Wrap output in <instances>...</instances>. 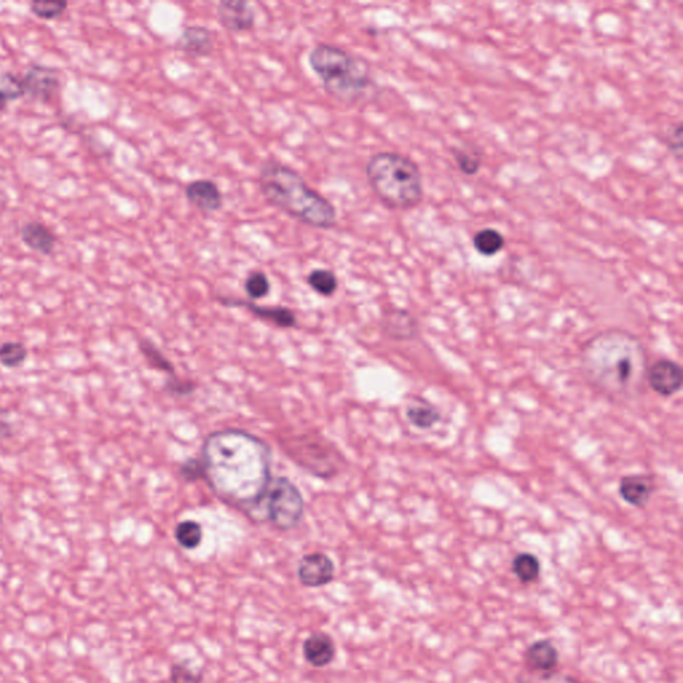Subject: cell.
I'll return each mask as SVG.
<instances>
[{
  "label": "cell",
  "mask_w": 683,
  "mask_h": 683,
  "mask_svg": "<svg viewBox=\"0 0 683 683\" xmlns=\"http://www.w3.org/2000/svg\"><path fill=\"white\" fill-rule=\"evenodd\" d=\"M205 481L219 500L248 511L259 510L273 476L267 442L240 428L214 431L202 446Z\"/></svg>",
  "instance_id": "6da1fadb"
},
{
  "label": "cell",
  "mask_w": 683,
  "mask_h": 683,
  "mask_svg": "<svg viewBox=\"0 0 683 683\" xmlns=\"http://www.w3.org/2000/svg\"><path fill=\"white\" fill-rule=\"evenodd\" d=\"M579 360L587 384L612 402L637 400L644 392L649 367L646 350L625 330L598 333L584 344Z\"/></svg>",
  "instance_id": "7a4b0ae2"
},
{
  "label": "cell",
  "mask_w": 683,
  "mask_h": 683,
  "mask_svg": "<svg viewBox=\"0 0 683 683\" xmlns=\"http://www.w3.org/2000/svg\"><path fill=\"white\" fill-rule=\"evenodd\" d=\"M260 195L268 205L305 226L333 230L338 226V210L332 200L308 183L299 171L278 159H266L257 178Z\"/></svg>",
  "instance_id": "3957f363"
},
{
  "label": "cell",
  "mask_w": 683,
  "mask_h": 683,
  "mask_svg": "<svg viewBox=\"0 0 683 683\" xmlns=\"http://www.w3.org/2000/svg\"><path fill=\"white\" fill-rule=\"evenodd\" d=\"M308 63L325 92L341 105H359L376 89L367 59L340 46L318 43L308 53Z\"/></svg>",
  "instance_id": "277c9868"
},
{
  "label": "cell",
  "mask_w": 683,
  "mask_h": 683,
  "mask_svg": "<svg viewBox=\"0 0 683 683\" xmlns=\"http://www.w3.org/2000/svg\"><path fill=\"white\" fill-rule=\"evenodd\" d=\"M365 175L371 191L389 210H413L424 200L422 171L403 154L395 151L373 154L366 162Z\"/></svg>",
  "instance_id": "5b68a950"
},
{
  "label": "cell",
  "mask_w": 683,
  "mask_h": 683,
  "mask_svg": "<svg viewBox=\"0 0 683 683\" xmlns=\"http://www.w3.org/2000/svg\"><path fill=\"white\" fill-rule=\"evenodd\" d=\"M281 447L298 466L318 478H333L346 465L340 451L319 434L294 435L284 439Z\"/></svg>",
  "instance_id": "8992f818"
},
{
  "label": "cell",
  "mask_w": 683,
  "mask_h": 683,
  "mask_svg": "<svg viewBox=\"0 0 683 683\" xmlns=\"http://www.w3.org/2000/svg\"><path fill=\"white\" fill-rule=\"evenodd\" d=\"M263 520L274 527L290 531L298 527L305 515V498L300 490L286 476H274L263 498Z\"/></svg>",
  "instance_id": "52a82bcc"
},
{
  "label": "cell",
  "mask_w": 683,
  "mask_h": 683,
  "mask_svg": "<svg viewBox=\"0 0 683 683\" xmlns=\"http://www.w3.org/2000/svg\"><path fill=\"white\" fill-rule=\"evenodd\" d=\"M216 18L230 34H246L256 29V10L246 0H222L216 7Z\"/></svg>",
  "instance_id": "ba28073f"
},
{
  "label": "cell",
  "mask_w": 683,
  "mask_h": 683,
  "mask_svg": "<svg viewBox=\"0 0 683 683\" xmlns=\"http://www.w3.org/2000/svg\"><path fill=\"white\" fill-rule=\"evenodd\" d=\"M298 578L306 587H322L335 578V565L325 552H310L298 563Z\"/></svg>",
  "instance_id": "9c48e42d"
},
{
  "label": "cell",
  "mask_w": 683,
  "mask_h": 683,
  "mask_svg": "<svg viewBox=\"0 0 683 683\" xmlns=\"http://www.w3.org/2000/svg\"><path fill=\"white\" fill-rule=\"evenodd\" d=\"M682 368L670 359H658L647 367L646 384L661 397H673L682 387Z\"/></svg>",
  "instance_id": "30bf717a"
},
{
  "label": "cell",
  "mask_w": 683,
  "mask_h": 683,
  "mask_svg": "<svg viewBox=\"0 0 683 683\" xmlns=\"http://www.w3.org/2000/svg\"><path fill=\"white\" fill-rule=\"evenodd\" d=\"M184 197L190 205L203 214H216L223 208L224 198L213 179H195L184 187Z\"/></svg>",
  "instance_id": "8fae6325"
},
{
  "label": "cell",
  "mask_w": 683,
  "mask_h": 683,
  "mask_svg": "<svg viewBox=\"0 0 683 683\" xmlns=\"http://www.w3.org/2000/svg\"><path fill=\"white\" fill-rule=\"evenodd\" d=\"M176 48L192 58H208L215 50V37L205 26H187L176 39Z\"/></svg>",
  "instance_id": "7c38bea8"
},
{
  "label": "cell",
  "mask_w": 683,
  "mask_h": 683,
  "mask_svg": "<svg viewBox=\"0 0 683 683\" xmlns=\"http://www.w3.org/2000/svg\"><path fill=\"white\" fill-rule=\"evenodd\" d=\"M219 302L223 306H232V308H243L253 313L257 318L263 321L270 322L282 329H292L297 325V316L290 308H281V306H259L251 300L235 299V298H218Z\"/></svg>",
  "instance_id": "4fadbf2b"
},
{
  "label": "cell",
  "mask_w": 683,
  "mask_h": 683,
  "mask_svg": "<svg viewBox=\"0 0 683 683\" xmlns=\"http://www.w3.org/2000/svg\"><path fill=\"white\" fill-rule=\"evenodd\" d=\"M655 489L657 485H655L654 476L649 474H633L620 479L618 492L626 503L634 508L642 509L652 501Z\"/></svg>",
  "instance_id": "5bb4252c"
},
{
  "label": "cell",
  "mask_w": 683,
  "mask_h": 683,
  "mask_svg": "<svg viewBox=\"0 0 683 683\" xmlns=\"http://www.w3.org/2000/svg\"><path fill=\"white\" fill-rule=\"evenodd\" d=\"M382 329L395 341H410L418 337L419 324L413 314L403 308H390L382 318Z\"/></svg>",
  "instance_id": "9a60e30c"
},
{
  "label": "cell",
  "mask_w": 683,
  "mask_h": 683,
  "mask_svg": "<svg viewBox=\"0 0 683 683\" xmlns=\"http://www.w3.org/2000/svg\"><path fill=\"white\" fill-rule=\"evenodd\" d=\"M337 655L334 639L329 634L313 633L303 642V657L308 665L316 669L326 668Z\"/></svg>",
  "instance_id": "2e32d148"
},
{
  "label": "cell",
  "mask_w": 683,
  "mask_h": 683,
  "mask_svg": "<svg viewBox=\"0 0 683 683\" xmlns=\"http://www.w3.org/2000/svg\"><path fill=\"white\" fill-rule=\"evenodd\" d=\"M525 658L534 673H550L557 670L560 652L550 639H538L527 647Z\"/></svg>",
  "instance_id": "e0dca14e"
},
{
  "label": "cell",
  "mask_w": 683,
  "mask_h": 683,
  "mask_svg": "<svg viewBox=\"0 0 683 683\" xmlns=\"http://www.w3.org/2000/svg\"><path fill=\"white\" fill-rule=\"evenodd\" d=\"M21 82H23L24 92H30L34 97H39L42 99L53 97L59 86L56 75H54L51 70L39 66L32 67L27 77L21 80Z\"/></svg>",
  "instance_id": "ac0fdd59"
},
{
  "label": "cell",
  "mask_w": 683,
  "mask_h": 683,
  "mask_svg": "<svg viewBox=\"0 0 683 683\" xmlns=\"http://www.w3.org/2000/svg\"><path fill=\"white\" fill-rule=\"evenodd\" d=\"M21 240L31 250L48 256L55 248V235L45 224L32 222L21 229Z\"/></svg>",
  "instance_id": "d6986e66"
},
{
  "label": "cell",
  "mask_w": 683,
  "mask_h": 683,
  "mask_svg": "<svg viewBox=\"0 0 683 683\" xmlns=\"http://www.w3.org/2000/svg\"><path fill=\"white\" fill-rule=\"evenodd\" d=\"M406 419L419 430H428L441 421V414L427 401L414 400L406 408Z\"/></svg>",
  "instance_id": "ffe728a7"
},
{
  "label": "cell",
  "mask_w": 683,
  "mask_h": 683,
  "mask_svg": "<svg viewBox=\"0 0 683 683\" xmlns=\"http://www.w3.org/2000/svg\"><path fill=\"white\" fill-rule=\"evenodd\" d=\"M473 246L482 257H495L505 249L506 240L502 232L493 227H485L474 234Z\"/></svg>",
  "instance_id": "44dd1931"
},
{
  "label": "cell",
  "mask_w": 683,
  "mask_h": 683,
  "mask_svg": "<svg viewBox=\"0 0 683 683\" xmlns=\"http://www.w3.org/2000/svg\"><path fill=\"white\" fill-rule=\"evenodd\" d=\"M541 561L533 552H519L511 562V573L520 584H533L541 576Z\"/></svg>",
  "instance_id": "7402d4cb"
},
{
  "label": "cell",
  "mask_w": 683,
  "mask_h": 683,
  "mask_svg": "<svg viewBox=\"0 0 683 683\" xmlns=\"http://www.w3.org/2000/svg\"><path fill=\"white\" fill-rule=\"evenodd\" d=\"M306 281H308L310 289L321 297H333L340 287L338 276L335 275L334 271L329 270V268H314L308 274Z\"/></svg>",
  "instance_id": "603a6c76"
},
{
  "label": "cell",
  "mask_w": 683,
  "mask_h": 683,
  "mask_svg": "<svg viewBox=\"0 0 683 683\" xmlns=\"http://www.w3.org/2000/svg\"><path fill=\"white\" fill-rule=\"evenodd\" d=\"M452 158L458 170L466 176H476L482 167V156L476 148H470L468 146H460L452 148Z\"/></svg>",
  "instance_id": "cb8c5ba5"
},
{
  "label": "cell",
  "mask_w": 683,
  "mask_h": 683,
  "mask_svg": "<svg viewBox=\"0 0 683 683\" xmlns=\"http://www.w3.org/2000/svg\"><path fill=\"white\" fill-rule=\"evenodd\" d=\"M175 541L186 550H194L200 546L203 539V528L197 520H183L175 527Z\"/></svg>",
  "instance_id": "d4e9b609"
},
{
  "label": "cell",
  "mask_w": 683,
  "mask_h": 683,
  "mask_svg": "<svg viewBox=\"0 0 683 683\" xmlns=\"http://www.w3.org/2000/svg\"><path fill=\"white\" fill-rule=\"evenodd\" d=\"M26 344L21 342H4L0 344V365L5 368H18L26 362Z\"/></svg>",
  "instance_id": "484cf974"
},
{
  "label": "cell",
  "mask_w": 683,
  "mask_h": 683,
  "mask_svg": "<svg viewBox=\"0 0 683 683\" xmlns=\"http://www.w3.org/2000/svg\"><path fill=\"white\" fill-rule=\"evenodd\" d=\"M243 287H245L246 294L250 298V300L263 299L270 294L271 282L267 274L260 270H254L246 276Z\"/></svg>",
  "instance_id": "4316f807"
},
{
  "label": "cell",
  "mask_w": 683,
  "mask_h": 683,
  "mask_svg": "<svg viewBox=\"0 0 683 683\" xmlns=\"http://www.w3.org/2000/svg\"><path fill=\"white\" fill-rule=\"evenodd\" d=\"M171 683H202L203 670L190 661L173 663L170 673Z\"/></svg>",
  "instance_id": "83f0119b"
},
{
  "label": "cell",
  "mask_w": 683,
  "mask_h": 683,
  "mask_svg": "<svg viewBox=\"0 0 683 683\" xmlns=\"http://www.w3.org/2000/svg\"><path fill=\"white\" fill-rule=\"evenodd\" d=\"M139 349L140 351H142L143 357L146 358V360H148V365H150L151 367L170 374L171 376H175V368H173V366L166 359V357L156 349V344L151 343L150 341L142 340L140 341Z\"/></svg>",
  "instance_id": "f1b7e54d"
},
{
  "label": "cell",
  "mask_w": 683,
  "mask_h": 683,
  "mask_svg": "<svg viewBox=\"0 0 683 683\" xmlns=\"http://www.w3.org/2000/svg\"><path fill=\"white\" fill-rule=\"evenodd\" d=\"M517 683H581L578 679H574L573 676H568V674L560 673V671L554 670L550 673H534L531 671L530 676L520 673L515 679Z\"/></svg>",
  "instance_id": "f546056e"
},
{
  "label": "cell",
  "mask_w": 683,
  "mask_h": 683,
  "mask_svg": "<svg viewBox=\"0 0 683 683\" xmlns=\"http://www.w3.org/2000/svg\"><path fill=\"white\" fill-rule=\"evenodd\" d=\"M67 3L64 2H34L31 4L32 13L40 19L59 18L66 11Z\"/></svg>",
  "instance_id": "4dcf8cb0"
},
{
  "label": "cell",
  "mask_w": 683,
  "mask_h": 683,
  "mask_svg": "<svg viewBox=\"0 0 683 683\" xmlns=\"http://www.w3.org/2000/svg\"><path fill=\"white\" fill-rule=\"evenodd\" d=\"M179 476L184 482L189 484H194V482L200 481L205 478V473H203V465L200 458H187L181 468H179Z\"/></svg>",
  "instance_id": "1f68e13d"
},
{
  "label": "cell",
  "mask_w": 683,
  "mask_h": 683,
  "mask_svg": "<svg viewBox=\"0 0 683 683\" xmlns=\"http://www.w3.org/2000/svg\"><path fill=\"white\" fill-rule=\"evenodd\" d=\"M682 123L673 124L670 129L668 130L665 135V143L668 146L671 154L677 156V159L682 158V148H683V135H682Z\"/></svg>",
  "instance_id": "d6a6232c"
},
{
  "label": "cell",
  "mask_w": 683,
  "mask_h": 683,
  "mask_svg": "<svg viewBox=\"0 0 683 683\" xmlns=\"http://www.w3.org/2000/svg\"><path fill=\"white\" fill-rule=\"evenodd\" d=\"M166 392L173 397H187L195 392V384L191 381H181V379L173 376L167 382Z\"/></svg>",
  "instance_id": "836d02e7"
},
{
  "label": "cell",
  "mask_w": 683,
  "mask_h": 683,
  "mask_svg": "<svg viewBox=\"0 0 683 683\" xmlns=\"http://www.w3.org/2000/svg\"><path fill=\"white\" fill-rule=\"evenodd\" d=\"M5 416L7 413L0 411V442L7 441L13 434V425L5 419Z\"/></svg>",
  "instance_id": "e575fe53"
},
{
  "label": "cell",
  "mask_w": 683,
  "mask_h": 683,
  "mask_svg": "<svg viewBox=\"0 0 683 683\" xmlns=\"http://www.w3.org/2000/svg\"><path fill=\"white\" fill-rule=\"evenodd\" d=\"M8 100H11L10 97H8V95L5 94L4 89H0V111L4 110L5 105H7Z\"/></svg>",
  "instance_id": "d590c367"
}]
</instances>
